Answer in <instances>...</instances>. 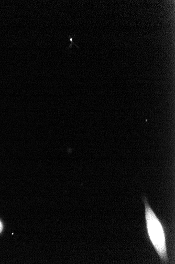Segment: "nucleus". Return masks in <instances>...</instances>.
<instances>
[{"label": "nucleus", "instance_id": "nucleus-1", "mask_svg": "<svg viewBox=\"0 0 175 264\" xmlns=\"http://www.w3.org/2000/svg\"><path fill=\"white\" fill-rule=\"evenodd\" d=\"M144 203L146 226L149 239L161 262L167 264L169 262V258L165 230L159 219L149 206L148 199L146 197H144Z\"/></svg>", "mask_w": 175, "mask_h": 264}, {"label": "nucleus", "instance_id": "nucleus-2", "mask_svg": "<svg viewBox=\"0 0 175 264\" xmlns=\"http://www.w3.org/2000/svg\"><path fill=\"white\" fill-rule=\"evenodd\" d=\"M69 40H70V42H71V43H70V44L69 47H68V48H67V49H70V48H71V47H72V46H73V44H74V45H75V46H76V47H78V48H79V47H78V46H77V45H76V44L74 43H73V38H71V37H70V35H69Z\"/></svg>", "mask_w": 175, "mask_h": 264}, {"label": "nucleus", "instance_id": "nucleus-3", "mask_svg": "<svg viewBox=\"0 0 175 264\" xmlns=\"http://www.w3.org/2000/svg\"><path fill=\"white\" fill-rule=\"evenodd\" d=\"M1 229H2V224H1V223L0 222V231H1Z\"/></svg>", "mask_w": 175, "mask_h": 264}]
</instances>
